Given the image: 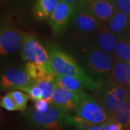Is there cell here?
Returning a JSON list of instances; mask_svg holds the SVG:
<instances>
[{
	"label": "cell",
	"instance_id": "cell-1",
	"mask_svg": "<svg viewBox=\"0 0 130 130\" xmlns=\"http://www.w3.org/2000/svg\"><path fill=\"white\" fill-rule=\"evenodd\" d=\"M47 51L51 59V66L56 74L75 77L90 91L102 88L103 83L95 80L79 66L72 56L56 46H48Z\"/></svg>",
	"mask_w": 130,
	"mask_h": 130
},
{
	"label": "cell",
	"instance_id": "cell-2",
	"mask_svg": "<svg viewBox=\"0 0 130 130\" xmlns=\"http://www.w3.org/2000/svg\"><path fill=\"white\" fill-rule=\"evenodd\" d=\"M25 116L32 125L46 130H62L72 127V116L50 105L45 112L38 111L35 108L24 111Z\"/></svg>",
	"mask_w": 130,
	"mask_h": 130
},
{
	"label": "cell",
	"instance_id": "cell-3",
	"mask_svg": "<svg viewBox=\"0 0 130 130\" xmlns=\"http://www.w3.org/2000/svg\"><path fill=\"white\" fill-rule=\"evenodd\" d=\"M74 112L76 116L95 124L101 125L109 120H113L101 103L85 93L80 95Z\"/></svg>",
	"mask_w": 130,
	"mask_h": 130
},
{
	"label": "cell",
	"instance_id": "cell-4",
	"mask_svg": "<svg viewBox=\"0 0 130 130\" xmlns=\"http://www.w3.org/2000/svg\"><path fill=\"white\" fill-rule=\"evenodd\" d=\"M21 56L25 61L43 66L48 72H54L47 50L35 36L24 33Z\"/></svg>",
	"mask_w": 130,
	"mask_h": 130
},
{
	"label": "cell",
	"instance_id": "cell-5",
	"mask_svg": "<svg viewBox=\"0 0 130 130\" xmlns=\"http://www.w3.org/2000/svg\"><path fill=\"white\" fill-rule=\"evenodd\" d=\"M85 59L90 70L103 83V77L110 74L116 61L109 54L101 50L97 46H90L87 49Z\"/></svg>",
	"mask_w": 130,
	"mask_h": 130
},
{
	"label": "cell",
	"instance_id": "cell-6",
	"mask_svg": "<svg viewBox=\"0 0 130 130\" xmlns=\"http://www.w3.org/2000/svg\"><path fill=\"white\" fill-rule=\"evenodd\" d=\"M102 90L100 103L110 118L113 120L118 109L129 98L127 89L125 87L106 83Z\"/></svg>",
	"mask_w": 130,
	"mask_h": 130
},
{
	"label": "cell",
	"instance_id": "cell-7",
	"mask_svg": "<svg viewBox=\"0 0 130 130\" xmlns=\"http://www.w3.org/2000/svg\"><path fill=\"white\" fill-rule=\"evenodd\" d=\"M24 33L12 24L4 23L0 30V54L7 56L21 50Z\"/></svg>",
	"mask_w": 130,
	"mask_h": 130
},
{
	"label": "cell",
	"instance_id": "cell-8",
	"mask_svg": "<svg viewBox=\"0 0 130 130\" xmlns=\"http://www.w3.org/2000/svg\"><path fill=\"white\" fill-rule=\"evenodd\" d=\"M35 84V81L25 70L10 67L4 71L1 75L0 87L2 90H20L24 91Z\"/></svg>",
	"mask_w": 130,
	"mask_h": 130
},
{
	"label": "cell",
	"instance_id": "cell-9",
	"mask_svg": "<svg viewBox=\"0 0 130 130\" xmlns=\"http://www.w3.org/2000/svg\"><path fill=\"white\" fill-rule=\"evenodd\" d=\"M77 5L60 2L54 12L48 20V24L56 36H61L65 32L67 25L72 20Z\"/></svg>",
	"mask_w": 130,
	"mask_h": 130
},
{
	"label": "cell",
	"instance_id": "cell-10",
	"mask_svg": "<svg viewBox=\"0 0 130 130\" xmlns=\"http://www.w3.org/2000/svg\"><path fill=\"white\" fill-rule=\"evenodd\" d=\"M78 6L87 9L103 24H106L116 10L115 0H82Z\"/></svg>",
	"mask_w": 130,
	"mask_h": 130
},
{
	"label": "cell",
	"instance_id": "cell-11",
	"mask_svg": "<svg viewBox=\"0 0 130 130\" xmlns=\"http://www.w3.org/2000/svg\"><path fill=\"white\" fill-rule=\"evenodd\" d=\"M81 94L62 88L56 84L51 104L63 111L70 113L72 111H75Z\"/></svg>",
	"mask_w": 130,
	"mask_h": 130
},
{
	"label": "cell",
	"instance_id": "cell-12",
	"mask_svg": "<svg viewBox=\"0 0 130 130\" xmlns=\"http://www.w3.org/2000/svg\"><path fill=\"white\" fill-rule=\"evenodd\" d=\"M72 20L77 30L84 35L96 32L103 24L92 13L79 6Z\"/></svg>",
	"mask_w": 130,
	"mask_h": 130
},
{
	"label": "cell",
	"instance_id": "cell-13",
	"mask_svg": "<svg viewBox=\"0 0 130 130\" xmlns=\"http://www.w3.org/2000/svg\"><path fill=\"white\" fill-rule=\"evenodd\" d=\"M130 17L116 9L106 25L108 29L118 38H121L129 26Z\"/></svg>",
	"mask_w": 130,
	"mask_h": 130
},
{
	"label": "cell",
	"instance_id": "cell-14",
	"mask_svg": "<svg viewBox=\"0 0 130 130\" xmlns=\"http://www.w3.org/2000/svg\"><path fill=\"white\" fill-rule=\"evenodd\" d=\"M96 32L97 46L106 53L113 54L119 38L108 29L106 24H102Z\"/></svg>",
	"mask_w": 130,
	"mask_h": 130
},
{
	"label": "cell",
	"instance_id": "cell-15",
	"mask_svg": "<svg viewBox=\"0 0 130 130\" xmlns=\"http://www.w3.org/2000/svg\"><path fill=\"white\" fill-rule=\"evenodd\" d=\"M106 83L125 88L127 87L129 83V79L127 74L126 62L116 59L114 66L108 75Z\"/></svg>",
	"mask_w": 130,
	"mask_h": 130
},
{
	"label": "cell",
	"instance_id": "cell-16",
	"mask_svg": "<svg viewBox=\"0 0 130 130\" xmlns=\"http://www.w3.org/2000/svg\"><path fill=\"white\" fill-rule=\"evenodd\" d=\"M59 0H37L34 7V14L38 20H46L54 12Z\"/></svg>",
	"mask_w": 130,
	"mask_h": 130
},
{
	"label": "cell",
	"instance_id": "cell-17",
	"mask_svg": "<svg viewBox=\"0 0 130 130\" xmlns=\"http://www.w3.org/2000/svg\"><path fill=\"white\" fill-rule=\"evenodd\" d=\"M25 71L35 83L43 79H55L56 77L55 72H48L43 66L36 63L28 62L25 66Z\"/></svg>",
	"mask_w": 130,
	"mask_h": 130
},
{
	"label": "cell",
	"instance_id": "cell-18",
	"mask_svg": "<svg viewBox=\"0 0 130 130\" xmlns=\"http://www.w3.org/2000/svg\"><path fill=\"white\" fill-rule=\"evenodd\" d=\"M56 84L62 88L77 93H84L83 90L85 88L83 83L77 78L58 74H56Z\"/></svg>",
	"mask_w": 130,
	"mask_h": 130
},
{
	"label": "cell",
	"instance_id": "cell-19",
	"mask_svg": "<svg viewBox=\"0 0 130 130\" xmlns=\"http://www.w3.org/2000/svg\"><path fill=\"white\" fill-rule=\"evenodd\" d=\"M113 121L121 124L124 129H130V97H129L116 111Z\"/></svg>",
	"mask_w": 130,
	"mask_h": 130
},
{
	"label": "cell",
	"instance_id": "cell-20",
	"mask_svg": "<svg viewBox=\"0 0 130 130\" xmlns=\"http://www.w3.org/2000/svg\"><path fill=\"white\" fill-rule=\"evenodd\" d=\"M115 59L128 62L130 61V41L124 38H119L116 43L113 53Z\"/></svg>",
	"mask_w": 130,
	"mask_h": 130
},
{
	"label": "cell",
	"instance_id": "cell-21",
	"mask_svg": "<svg viewBox=\"0 0 130 130\" xmlns=\"http://www.w3.org/2000/svg\"><path fill=\"white\" fill-rule=\"evenodd\" d=\"M35 84L41 89L43 92L42 98L46 100L51 103V98L54 92L56 85V77L55 79H46L37 81Z\"/></svg>",
	"mask_w": 130,
	"mask_h": 130
},
{
	"label": "cell",
	"instance_id": "cell-22",
	"mask_svg": "<svg viewBox=\"0 0 130 130\" xmlns=\"http://www.w3.org/2000/svg\"><path fill=\"white\" fill-rule=\"evenodd\" d=\"M9 93L14 100L18 111H25L27 108V103L30 99V96L28 93H23L20 90H13Z\"/></svg>",
	"mask_w": 130,
	"mask_h": 130
},
{
	"label": "cell",
	"instance_id": "cell-23",
	"mask_svg": "<svg viewBox=\"0 0 130 130\" xmlns=\"http://www.w3.org/2000/svg\"><path fill=\"white\" fill-rule=\"evenodd\" d=\"M95 125L92 122L87 121L78 116H72V127L76 130H90Z\"/></svg>",
	"mask_w": 130,
	"mask_h": 130
},
{
	"label": "cell",
	"instance_id": "cell-24",
	"mask_svg": "<svg viewBox=\"0 0 130 130\" xmlns=\"http://www.w3.org/2000/svg\"><path fill=\"white\" fill-rule=\"evenodd\" d=\"M0 105H1L2 108H5L7 111H18L16 104L14 103V100L12 99V96L10 95L9 93H7L4 96L1 98Z\"/></svg>",
	"mask_w": 130,
	"mask_h": 130
},
{
	"label": "cell",
	"instance_id": "cell-25",
	"mask_svg": "<svg viewBox=\"0 0 130 130\" xmlns=\"http://www.w3.org/2000/svg\"><path fill=\"white\" fill-rule=\"evenodd\" d=\"M24 91L28 93V95L30 96V99H31L33 101H36L40 99H42L43 97V92L41 89L38 87L36 84L28 87Z\"/></svg>",
	"mask_w": 130,
	"mask_h": 130
},
{
	"label": "cell",
	"instance_id": "cell-26",
	"mask_svg": "<svg viewBox=\"0 0 130 130\" xmlns=\"http://www.w3.org/2000/svg\"><path fill=\"white\" fill-rule=\"evenodd\" d=\"M116 9L130 17V0H115Z\"/></svg>",
	"mask_w": 130,
	"mask_h": 130
},
{
	"label": "cell",
	"instance_id": "cell-27",
	"mask_svg": "<svg viewBox=\"0 0 130 130\" xmlns=\"http://www.w3.org/2000/svg\"><path fill=\"white\" fill-rule=\"evenodd\" d=\"M50 105H51L50 102H48L46 100H44V99L42 98V99H40L38 101H35L34 108L36 110H37L38 111L45 112L48 109Z\"/></svg>",
	"mask_w": 130,
	"mask_h": 130
},
{
	"label": "cell",
	"instance_id": "cell-28",
	"mask_svg": "<svg viewBox=\"0 0 130 130\" xmlns=\"http://www.w3.org/2000/svg\"><path fill=\"white\" fill-rule=\"evenodd\" d=\"M109 129L110 130H124V127L117 123L115 121L112 120L110 122V126H109Z\"/></svg>",
	"mask_w": 130,
	"mask_h": 130
},
{
	"label": "cell",
	"instance_id": "cell-29",
	"mask_svg": "<svg viewBox=\"0 0 130 130\" xmlns=\"http://www.w3.org/2000/svg\"><path fill=\"white\" fill-rule=\"evenodd\" d=\"M59 1L60 2H66V3L74 4V5H76L78 6L82 0H59Z\"/></svg>",
	"mask_w": 130,
	"mask_h": 130
},
{
	"label": "cell",
	"instance_id": "cell-30",
	"mask_svg": "<svg viewBox=\"0 0 130 130\" xmlns=\"http://www.w3.org/2000/svg\"><path fill=\"white\" fill-rule=\"evenodd\" d=\"M112 120H109V121L105 122L104 124H101V130H110L109 129V126H110V122Z\"/></svg>",
	"mask_w": 130,
	"mask_h": 130
},
{
	"label": "cell",
	"instance_id": "cell-31",
	"mask_svg": "<svg viewBox=\"0 0 130 130\" xmlns=\"http://www.w3.org/2000/svg\"><path fill=\"white\" fill-rule=\"evenodd\" d=\"M126 69H127V74H128V77L130 81V61L126 62Z\"/></svg>",
	"mask_w": 130,
	"mask_h": 130
},
{
	"label": "cell",
	"instance_id": "cell-32",
	"mask_svg": "<svg viewBox=\"0 0 130 130\" xmlns=\"http://www.w3.org/2000/svg\"><path fill=\"white\" fill-rule=\"evenodd\" d=\"M90 130H101V125H100V124H95L93 128Z\"/></svg>",
	"mask_w": 130,
	"mask_h": 130
},
{
	"label": "cell",
	"instance_id": "cell-33",
	"mask_svg": "<svg viewBox=\"0 0 130 130\" xmlns=\"http://www.w3.org/2000/svg\"><path fill=\"white\" fill-rule=\"evenodd\" d=\"M127 91H128V95H129V97H130V81L128 85H127Z\"/></svg>",
	"mask_w": 130,
	"mask_h": 130
}]
</instances>
